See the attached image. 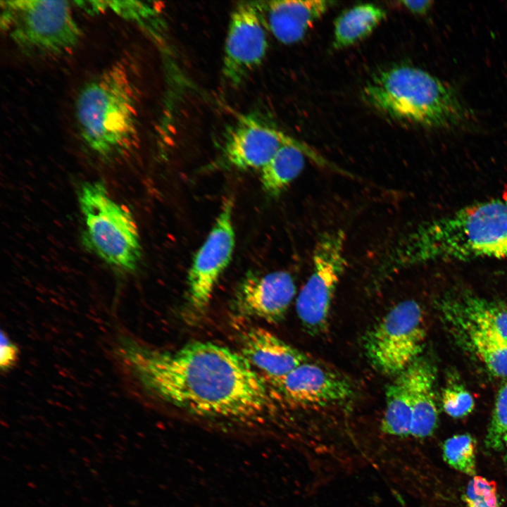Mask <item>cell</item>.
Returning <instances> with one entry per match:
<instances>
[{
	"label": "cell",
	"instance_id": "8fae6325",
	"mask_svg": "<svg viewBox=\"0 0 507 507\" xmlns=\"http://www.w3.org/2000/svg\"><path fill=\"white\" fill-rule=\"evenodd\" d=\"M268 382L288 402L300 406H325L349 400L354 394L342 375L311 361Z\"/></svg>",
	"mask_w": 507,
	"mask_h": 507
},
{
	"label": "cell",
	"instance_id": "d6986e66",
	"mask_svg": "<svg viewBox=\"0 0 507 507\" xmlns=\"http://www.w3.org/2000/svg\"><path fill=\"white\" fill-rule=\"evenodd\" d=\"M386 15L383 8L368 3L344 11L334 22V49H342L366 38Z\"/></svg>",
	"mask_w": 507,
	"mask_h": 507
},
{
	"label": "cell",
	"instance_id": "e0dca14e",
	"mask_svg": "<svg viewBox=\"0 0 507 507\" xmlns=\"http://www.w3.org/2000/svg\"><path fill=\"white\" fill-rule=\"evenodd\" d=\"M306 156L322 166L334 168L331 163L305 144H286L260 170L264 192L271 196H279L303 171Z\"/></svg>",
	"mask_w": 507,
	"mask_h": 507
},
{
	"label": "cell",
	"instance_id": "3957f363",
	"mask_svg": "<svg viewBox=\"0 0 507 507\" xmlns=\"http://www.w3.org/2000/svg\"><path fill=\"white\" fill-rule=\"evenodd\" d=\"M362 95L375 110L399 123L450 128L468 118V110L449 85L413 65L379 71L367 82Z\"/></svg>",
	"mask_w": 507,
	"mask_h": 507
},
{
	"label": "cell",
	"instance_id": "52a82bcc",
	"mask_svg": "<svg viewBox=\"0 0 507 507\" xmlns=\"http://www.w3.org/2000/svg\"><path fill=\"white\" fill-rule=\"evenodd\" d=\"M426 336L421 306L413 300L393 306L363 338L370 365L387 375L405 370L422 351Z\"/></svg>",
	"mask_w": 507,
	"mask_h": 507
},
{
	"label": "cell",
	"instance_id": "ba28073f",
	"mask_svg": "<svg viewBox=\"0 0 507 507\" xmlns=\"http://www.w3.org/2000/svg\"><path fill=\"white\" fill-rule=\"evenodd\" d=\"M344 246L342 230L325 232L315 242L312 271L296 301L298 317L311 334L327 328L334 295L346 266Z\"/></svg>",
	"mask_w": 507,
	"mask_h": 507
},
{
	"label": "cell",
	"instance_id": "30bf717a",
	"mask_svg": "<svg viewBox=\"0 0 507 507\" xmlns=\"http://www.w3.org/2000/svg\"><path fill=\"white\" fill-rule=\"evenodd\" d=\"M261 3L239 2L231 13L225 42L222 73L237 87L258 67L268 50Z\"/></svg>",
	"mask_w": 507,
	"mask_h": 507
},
{
	"label": "cell",
	"instance_id": "4fadbf2b",
	"mask_svg": "<svg viewBox=\"0 0 507 507\" xmlns=\"http://www.w3.org/2000/svg\"><path fill=\"white\" fill-rule=\"evenodd\" d=\"M299 142L259 118L242 116L227 131L222 157L237 169L261 170L282 146Z\"/></svg>",
	"mask_w": 507,
	"mask_h": 507
},
{
	"label": "cell",
	"instance_id": "7402d4cb",
	"mask_svg": "<svg viewBox=\"0 0 507 507\" xmlns=\"http://www.w3.org/2000/svg\"><path fill=\"white\" fill-rule=\"evenodd\" d=\"M443 457L456 470L469 476L476 473V442L468 434L453 435L443 444Z\"/></svg>",
	"mask_w": 507,
	"mask_h": 507
},
{
	"label": "cell",
	"instance_id": "277c9868",
	"mask_svg": "<svg viewBox=\"0 0 507 507\" xmlns=\"http://www.w3.org/2000/svg\"><path fill=\"white\" fill-rule=\"evenodd\" d=\"M137 96L130 70L121 62L112 64L81 89L75 117L80 137L92 151L109 158L134 146Z\"/></svg>",
	"mask_w": 507,
	"mask_h": 507
},
{
	"label": "cell",
	"instance_id": "603a6c76",
	"mask_svg": "<svg viewBox=\"0 0 507 507\" xmlns=\"http://www.w3.org/2000/svg\"><path fill=\"white\" fill-rule=\"evenodd\" d=\"M486 446L500 451L507 447V384L499 391L485 437Z\"/></svg>",
	"mask_w": 507,
	"mask_h": 507
},
{
	"label": "cell",
	"instance_id": "484cf974",
	"mask_svg": "<svg viewBox=\"0 0 507 507\" xmlns=\"http://www.w3.org/2000/svg\"><path fill=\"white\" fill-rule=\"evenodd\" d=\"M19 357V349L6 333L1 332L0 368L2 373L8 372L15 366Z\"/></svg>",
	"mask_w": 507,
	"mask_h": 507
},
{
	"label": "cell",
	"instance_id": "5bb4252c",
	"mask_svg": "<svg viewBox=\"0 0 507 507\" xmlns=\"http://www.w3.org/2000/svg\"><path fill=\"white\" fill-rule=\"evenodd\" d=\"M241 349L240 353L268 380L282 377L309 361L301 351L259 327H250L242 334Z\"/></svg>",
	"mask_w": 507,
	"mask_h": 507
},
{
	"label": "cell",
	"instance_id": "44dd1931",
	"mask_svg": "<svg viewBox=\"0 0 507 507\" xmlns=\"http://www.w3.org/2000/svg\"><path fill=\"white\" fill-rule=\"evenodd\" d=\"M471 349L495 375L507 377V339L472 328L461 329Z\"/></svg>",
	"mask_w": 507,
	"mask_h": 507
},
{
	"label": "cell",
	"instance_id": "5b68a950",
	"mask_svg": "<svg viewBox=\"0 0 507 507\" xmlns=\"http://www.w3.org/2000/svg\"><path fill=\"white\" fill-rule=\"evenodd\" d=\"M79 205L87 247L113 268L134 272L142 257L136 222L127 208L115 201L100 181L83 183Z\"/></svg>",
	"mask_w": 507,
	"mask_h": 507
},
{
	"label": "cell",
	"instance_id": "ffe728a7",
	"mask_svg": "<svg viewBox=\"0 0 507 507\" xmlns=\"http://www.w3.org/2000/svg\"><path fill=\"white\" fill-rule=\"evenodd\" d=\"M385 400V409L380 427L382 431L400 437L410 436L412 407L406 369L396 375L395 379L388 385Z\"/></svg>",
	"mask_w": 507,
	"mask_h": 507
},
{
	"label": "cell",
	"instance_id": "4316f807",
	"mask_svg": "<svg viewBox=\"0 0 507 507\" xmlns=\"http://www.w3.org/2000/svg\"><path fill=\"white\" fill-rule=\"evenodd\" d=\"M397 3L406 11L417 15H425L431 8L433 2L430 0H403Z\"/></svg>",
	"mask_w": 507,
	"mask_h": 507
},
{
	"label": "cell",
	"instance_id": "cb8c5ba5",
	"mask_svg": "<svg viewBox=\"0 0 507 507\" xmlns=\"http://www.w3.org/2000/svg\"><path fill=\"white\" fill-rule=\"evenodd\" d=\"M463 499L467 507H501L495 482L481 476L469 481Z\"/></svg>",
	"mask_w": 507,
	"mask_h": 507
},
{
	"label": "cell",
	"instance_id": "d4e9b609",
	"mask_svg": "<svg viewBox=\"0 0 507 507\" xmlns=\"http://www.w3.org/2000/svg\"><path fill=\"white\" fill-rule=\"evenodd\" d=\"M442 407L451 417L462 418L468 415L474 408V399L465 389L455 387L444 390Z\"/></svg>",
	"mask_w": 507,
	"mask_h": 507
},
{
	"label": "cell",
	"instance_id": "7c38bea8",
	"mask_svg": "<svg viewBox=\"0 0 507 507\" xmlns=\"http://www.w3.org/2000/svg\"><path fill=\"white\" fill-rule=\"evenodd\" d=\"M295 294L294 280L287 271L248 273L236 289L233 308L243 318L277 323L284 319Z\"/></svg>",
	"mask_w": 507,
	"mask_h": 507
},
{
	"label": "cell",
	"instance_id": "9c48e42d",
	"mask_svg": "<svg viewBox=\"0 0 507 507\" xmlns=\"http://www.w3.org/2000/svg\"><path fill=\"white\" fill-rule=\"evenodd\" d=\"M233 210L232 199H226L189 270L188 301L196 314L207 308L220 276L231 261L235 245Z\"/></svg>",
	"mask_w": 507,
	"mask_h": 507
},
{
	"label": "cell",
	"instance_id": "83f0119b",
	"mask_svg": "<svg viewBox=\"0 0 507 507\" xmlns=\"http://www.w3.org/2000/svg\"><path fill=\"white\" fill-rule=\"evenodd\" d=\"M506 451V457H507V447L505 449Z\"/></svg>",
	"mask_w": 507,
	"mask_h": 507
},
{
	"label": "cell",
	"instance_id": "6da1fadb",
	"mask_svg": "<svg viewBox=\"0 0 507 507\" xmlns=\"http://www.w3.org/2000/svg\"><path fill=\"white\" fill-rule=\"evenodd\" d=\"M116 349L146 391L192 413L253 417L270 404L263 378L241 353L226 346L196 341L160 351L124 336Z\"/></svg>",
	"mask_w": 507,
	"mask_h": 507
},
{
	"label": "cell",
	"instance_id": "2e32d148",
	"mask_svg": "<svg viewBox=\"0 0 507 507\" xmlns=\"http://www.w3.org/2000/svg\"><path fill=\"white\" fill-rule=\"evenodd\" d=\"M412 407L410 436L425 438L434 432L438 422L434 374L431 364L418 357L407 368Z\"/></svg>",
	"mask_w": 507,
	"mask_h": 507
},
{
	"label": "cell",
	"instance_id": "ac0fdd59",
	"mask_svg": "<svg viewBox=\"0 0 507 507\" xmlns=\"http://www.w3.org/2000/svg\"><path fill=\"white\" fill-rule=\"evenodd\" d=\"M448 315L461 329L472 328L507 339V306L467 297L450 303Z\"/></svg>",
	"mask_w": 507,
	"mask_h": 507
},
{
	"label": "cell",
	"instance_id": "9a60e30c",
	"mask_svg": "<svg viewBox=\"0 0 507 507\" xmlns=\"http://www.w3.org/2000/svg\"><path fill=\"white\" fill-rule=\"evenodd\" d=\"M333 2L325 0H277L261 4L272 35L284 44L301 41Z\"/></svg>",
	"mask_w": 507,
	"mask_h": 507
},
{
	"label": "cell",
	"instance_id": "8992f818",
	"mask_svg": "<svg viewBox=\"0 0 507 507\" xmlns=\"http://www.w3.org/2000/svg\"><path fill=\"white\" fill-rule=\"evenodd\" d=\"M1 25L27 54L61 55L79 43L81 30L67 1H1Z\"/></svg>",
	"mask_w": 507,
	"mask_h": 507
},
{
	"label": "cell",
	"instance_id": "7a4b0ae2",
	"mask_svg": "<svg viewBox=\"0 0 507 507\" xmlns=\"http://www.w3.org/2000/svg\"><path fill=\"white\" fill-rule=\"evenodd\" d=\"M396 265L507 258V200L463 208L416 228L395 254Z\"/></svg>",
	"mask_w": 507,
	"mask_h": 507
}]
</instances>
